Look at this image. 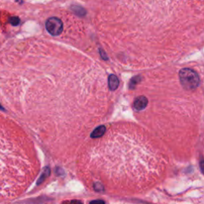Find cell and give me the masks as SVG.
<instances>
[{
    "mask_svg": "<svg viewBox=\"0 0 204 204\" xmlns=\"http://www.w3.org/2000/svg\"><path fill=\"white\" fill-rule=\"evenodd\" d=\"M180 83L186 89L192 90L197 88L200 83V80L198 73L193 69L185 68L180 70Z\"/></svg>",
    "mask_w": 204,
    "mask_h": 204,
    "instance_id": "1",
    "label": "cell"
},
{
    "mask_svg": "<svg viewBox=\"0 0 204 204\" xmlns=\"http://www.w3.org/2000/svg\"><path fill=\"white\" fill-rule=\"evenodd\" d=\"M47 31L51 35L57 36L60 35L63 30V23L62 20L56 17L50 18L46 23Z\"/></svg>",
    "mask_w": 204,
    "mask_h": 204,
    "instance_id": "2",
    "label": "cell"
},
{
    "mask_svg": "<svg viewBox=\"0 0 204 204\" xmlns=\"http://www.w3.org/2000/svg\"><path fill=\"white\" fill-rule=\"evenodd\" d=\"M148 99L144 96H140L136 98L133 103V108L137 111L143 110L147 107Z\"/></svg>",
    "mask_w": 204,
    "mask_h": 204,
    "instance_id": "3",
    "label": "cell"
},
{
    "mask_svg": "<svg viewBox=\"0 0 204 204\" xmlns=\"http://www.w3.org/2000/svg\"><path fill=\"white\" fill-rule=\"evenodd\" d=\"M109 89L112 91H114L119 86V79L117 78V77L114 74H110L109 76Z\"/></svg>",
    "mask_w": 204,
    "mask_h": 204,
    "instance_id": "4",
    "label": "cell"
},
{
    "mask_svg": "<svg viewBox=\"0 0 204 204\" xmlns=\"http://www.w3.org/2000/svg\"><path fill=\"white\" fill-rule=\"evenodd\" d=\"M106 131V128L105 126H99L98 128H96L93 132L91 133V137L92 138H99V137H101L102 136L104 135L105 132Z\"/></svg>",
    "mask_w": 204,
    "mask_h": 204,
    "instance_id": "5",
    "label": "cell"
},
{
    "mask_svg": "<svg viewBox=\"0 0 204 204\" xmlns=\"http://www.w3.org/2000/svg\"><path fill=\"white\" fill-rule=\"evenodd\" d=\"M50 168H48V167H46V168L44 169L43 172H42V174L41 175V176L39 177V179H38V182H37V184L38 185H39V184H41V183H42V182L44 181V180H46V179L47 178V177L50 175Z\"/></svg>",
    "mask_w": 204,
    "mask_h": 204,
    "instance_id": "6",
    "label": "cell"
},
{
    "mask_svg": "<svg viewBox=\"0 0 204 204\" xmlns=\"http://www.w3.org/2000/svg\"><path fill=\"white\" fill-rule=\"evenodd\" d=\"M10 22H11V25H13V26H18L19 24V23H20V19H19V18L14 16V17H11L10 19Z\"/></svg>",
    "mask_w": 204,
    "mask_h": 204,
    "instance_id": "7",
    "label": "cell"
},
{
    "mask_svg": "<svg viewBox=\"0 0 204 204\" xmlns=\"http://www.w3.org/2000/svg\"><path fill=\"white\" fill-rule=\"evenodd\" d=\"M62 204H83V203L79 200H71V201H66V202H62Z\"/></svg>",
    "mask_w": 204,
    "mask_h": 204,
    "instance_id": "8",
    "label": "cell"
},
{
    "mask_svg": "<svg viewBox=\"0 0 204 204\" xmlns=\"http://www.w3.org/2000/svg\"><path fill=\"white\" fill-rule=\"evenodd\" d=\"M89 204H105V202L103 200H100V199H98V200L91 201V202H89Z\"/></svg>",
    "mask_w": 204,
    "mask_h": 204,
    "instance_id": "9",
    "label": "cell"
}]
</instances>
